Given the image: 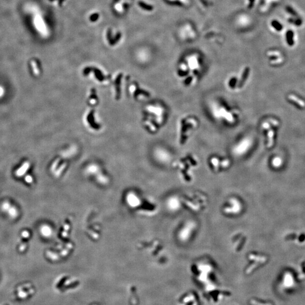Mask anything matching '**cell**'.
<instances>
[{
	"mask_svg": "<svg viewBox=\"0 0 305 305\" xmlns=\"http://www.w3.org/2000/svg\"><path fill=\"white\" fill-rule=\"evenodd\" d=\"M131 0H114L113 8L118 14H124L130 6Z\"/></svg>",
	"mask_w": 305,
	"mask_h": 305,
	"instance_id": "obj_2",
	"label": "cell"
},
{
	"mask_svg": "<svg viewBox=\"0 0 305 305\" xmlns=\"http://www.w3.org/2000/svg\"><path fill=\"white\" fill-rule=\"evenodd\" d=\"M294 32L292 30H288L286 32L287 41L289 46H293L294 44Z\"/></svg>",
	"mask_w": 305,
	"mask_h": 305,
	"instance_id": "obj_4",
	"label": "cell"
},
{
	"mask_svg": "<svg viewBox=\"0 0 305 305\" xmlns=\"http://www.w3.org/2000/svg\"><path fill=\"white\" fill-rule=\"evenodd\" d=\"M286 10H287V11H288L289 13H290L291 15H293L294 16H296V17L299 18V16H298L297 13L293 8H291L290 6H287L286 7Z\"/></svg>",
	"mask_w": 305,
	"mask_h": 305,
	"instance_id": "obj_11",
	"label": "cell"
},
{
	"mask_svg": "<svg viewBox=\"0 0 305 305\" xmlns=\"http://www.w3.org/2000/svg\"><path fill=\"white\" fill-rule=\"evenodd\" d=\"M289 99L290 100L293 101V102L297 103L298 105H299L301 107H305V103L301 99H298V97H297L296 96H294V95H292V94H290L289 96Z\"/></svg>",
	"mask_w": 305,
	"mask_h": 305,
	"instance_id": "obj_6",
	"label": "cell"
},
{
	"mask_svg": "<svg viewBox=\"0 0 305 305\" xmlns=\"http://www.w3.org/2000/svg\"><path fill=\"white\" fill-rule=\"evenodd\" d=\"M4 92L5 91H4V88H3L2 87L0 86V97H1L4 95Z\"/></svg>",
	"mask_w": 305,
	"mask_h": 305,
	"instance_id": "obj_15",
	"label": "cell"
},
{
	"mask_svg": "<svg viewBox=\"0 0 305 305\" xmlns=\"http://www.w3.org/2000/svg\"><path fill=\"white\" fill-rule=\"evenodd\" d=\"M251 303H252V305H272L270 304H260L259 303L255 301H254V300H252L251 301Z\"/></svg>",
	"mask_w": 305,
	"mask_h": 305,
	"instance_id": "obj_14",
	"label": "cell"
},
{
	"mask_svg": "<svg viewBox=\"0 0 305 305\" xmlns=\"http://www.w3.org/2000/svg\"><path fill=\"white\" fill-rule=\"evenodd\" d=\"M271 25H272V26L276 30H278V31H280V30H282V28H283L282 25L279 23L278 21H277L276 20L272 21Z\"/></svg>",
	"mask_w": 305,
	"mask_h": 305,
	"instance_id": "obj_8",
	"label": "cell"
},
{
	"mask_svg": "<svg viewBox=\"0 0 305 305\" xmlns=\"http://www.w3.org/2000/svg\"><path fill=\"white\" fill-rule=\"evenodd\" d=\"M1 209L4 212H6L11 218H15L18 216V211L16 207L11 205L8 201H5L1 205Z\"/></svg>",
	"mask_w": 305,
	"mask_h": 305,
	"instance_id": "obj_3",
	"label": "cell"
},
{
	"mask_svg": "<svg viewBox=\"0 0 305 305\" xmlns=\"http://www.w3.org/2000/svg\"><path fill=\"white\" fill-rule=\"evenodd\" d=\"M52 4H53L57 6H61L63 2H65V0H48Z\"/></svg>",
	"mask_w": 305,
	"mask_h": 305,
	"instance_id": "obj_12",
	"label": "cell"
},
{
	"mask_svg": "<svg viewBox=\"0 0 305 305\" xmlns=\"http://www.w3.org/2000/svg\"><path fill=\"white\" fill-rule=\"evenodd\" d=\"M274 135V132L273 130H270L268 131V148L271 147L273 145V143H274V140H273Z\"/></svg>",
	"mask_w": 305,
	"mask_h": 305,
	"instance_id": "obj_7",
	"label": "cell"
},
{
	"mask_svg": "<svg viewBox=\"0 0 305 305\" xmlns=\"http://www.w3.org/2000/svg\"><path fill=\"white\" fill-rule=\"evenodd\" d=\"M289 22L290 23H292L296 26H300L302 24V21L301 19L299 18H296V19H292V18H290L288 20Z\"/></svg>",
	"mask_w": 305,
	"mask_h": 305,
	"instance_id": "obj_9",
	"label": "cell"
},
{
	"mask_svg": "<svg viewBox=\"0 0 305 305\" xmlns=\"http://www.w3.org/2000/svg\"><path fill=\"white\" fill-rule=\"evenodd\" d=\"M26 182H28V183H31L32 182V178L30 177V176H28L27 177H26Z\"/></svg>",
	"mask_w": 305,
	"mask_h": 305,
	"instance_id": "obj_16",
	"label": "cell"
},
{
	"mask_svg": "<svg viewBox=\"0 0 305 305\" xmlns=\"http://www.w3.org/2000/svg\"><path fill=\"white\" fill-rule=\"evenodd\" d=\"M33 290H30V291H28V292H26V291H21L19 294H18V296L19 297L21 298H24L27 297L28 295L30 294V293H33Z\"/></svg>",
	"mask_w": 305,
	"mask_h": 305,
	"instance_id": "obj_10",
	"label": "cell"
},
{
	"mask_svg": "<svg viewBox=\"0 0 305 305\" xmlns=\"http://www.w3.org/2000/svg\"><path fill=\"white\" fill-rule=\"evenodd\" d=\"M99 18V14L98 13H94L93 14H92L90 16V19L92 22H95L97 20L98 21Z\"/></svg>",
	"mask_w": 305,
	"mask_h": 305,
	"instance_id": "obj_13",
	"label": "cell"
},
{
	"mask_svg": "<svg viewBox=\"0 0 305 305\" xmlns=\"http://www.w3.org/2000/svg\"><path fill=\"white\" fill-rule=\"evenodd\" d=\"M29 166V165L28 163H25L24 165H22V166L20 168H19L16 172V175L18 176H21L23 175L24 174V173H26V171L27 170Z\"/></svg>",
	"mask_w": 305,
	"mask_h": 305,
	"instance_id": "obj_5",
	"label": "cell"
},
{
	"mask_svg": "<svg viewBox=\"0 0 305 305\" xmlns=\"http://www.w3.org/2000/svg\"><path fill=\"white\" fill-rule=\"evenodd\" d=\"M250 6L252 7V6L253 5V4H254V0H250Z\"/></svg>",
	"mask_w": 305,
	"mask_h": 305,
	"instance_id": "obj_17",
	"label": "cell"
},
{
	"mask_svg": "<svg viewBox=\"0 0 305 305\" xmlns=\"http://www.w3.org/2000/svg\"><path fill=\"white\" fill-rule=\"evenodd\" d=\"M27 10L31 13V15H30V21L33 28L35 29V30L38 33L43 35L45 28L44 27L45 24L44 23V22L42 16L38 13V12H36L35 13H33L32 8L31 9H30L29 8H27Z\"/></svg>",
	"mask_w": 305,
	"mask_h": 305,
	"instance_id": "obj_1",
	"label": "cell"
}]
</instances>
